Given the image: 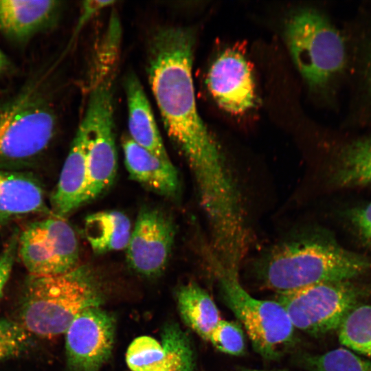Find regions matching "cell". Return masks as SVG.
Listing matches in <instances>:
<instances>
[{"label":"cell","mask_w":371,"mask_h":371,"mask_svg":"<svg viewBox=\"0 0 371 371\" xmlns=\"http://www.w3.org/2000/svg\"><path fill=\"white\" fill-rule=\"evenodd\" d=\"M366 77L368 89L371 97V52L367 59Z\"/></svg>","instance_id":"cell-31"},{"label":"cell","mask_w":371,"mask_h":371,"mask_svg":"<svg viewBox=\"0 0 371 371\" xmlns=\"http://www.w3.org/2000/svg\"><path fill=\"white\" fill-rule=\"evenodd\" d=\"M338 337L347 348L371 357V305L354 308L339 328Z\"/></svg>","instance_id":"cell-21"},{"label":"cell","mask_w":371,"mask_h":371,"mask_svg":"<svg viewBox=\"0 0 371 371\" xmlns=\"http://www.w3.org/2000/svg\"><path fill=\"white\" fill-rule=\"evenodd\" d=\"M131 231L128 217L115 210L91 214L84 223L85 238L93 251L98 254L126 249Z\"/></svg>","instance_id":"cell-18"},{"label":"cell","mask_w":371,"mask_h":371,"mask_svg":"<svg viewBox=\"0 0 371 371\" xmlns=\"http://www.w3.org/2000/svg\"><path fill=\"white\" fill-rule=\"evenodd\" d=\"M60 6L54 0H0V31L14 41H27L55 22Z\"/></svg>","instance_id":"cell-14"},{"label":"cell","mask_w":371,"mask_h":371,"mask_svg":"<svg viewBox=\"0 0 371 371\" xmlns=\"http://www.w3.org/2000/svg\"><path fill=\"white\" fill-rule=\"evenodd\" d=\"M253 269L263 287L282 294L321 283L350 281L371 271V258L306 229L267 249L254 261Z\"/></svg>","instance_id":"cell-2"},{"label":"cell","mask_w":371,"mask_h":371,"mask_svg":"<svg viewBox=\"0 0 371 371\" xmlns=\"http://www.w3.org/2000/svg\"><path fill=\"white\" fill-rule=\"evenodd\" d=\"M115 74L89 76L88 99L82 117L87 130V188L85 204L106 191L114 181L117 157L114 133L113 82Z\"/></svg>","instance_id":"cell-7"},{"label":"cell","mask_w":371,"mask_h":371,"mask_svg":"<svg viewBox=\"0 0 371 371\" xmlns=\"http://www.w3.org/2000/svg\"><path fill=\"white\" fill-rule=\"evenodd\" d=\"M18 234L19 232H16L12 235L0 254V300L17 255Z\"/></svg>","instance_id":"cell-27"},{"label":"cell","mask_w":371,"mask_h":371,"mask_svg":"<svg viewBox=\"0 0 371 371\" xmlns=\"http://www.w3.org/2000/svg\"><path fill=\"white\" fill-rule=\"evenodd\" d=\"M114 1L88 0L82 3L80 12L72 36L73 41L81 30L102 10L114 4Z\"/></svg>","instance_id":"cell-28"},{"label":"cell","mask_w":371,"mask_h":371,"mask_svg":"<svg viewBox=\"0 0 371 371\" xmlns=\"http://www.w3.org/2000/svg\"><path fill=\"white\" fill-rule=\"evenodd\" d=\"M11 62L0 49V75L5 74L11 69Z\"/></svg>","instance_id":"cell-30"},{"label":"cell","mask_w":371,"mask_h":371,"mask_svg":"<svg viewBox=\"0 0 371 371\" xmlns=\"http://www.w3.org/2000/svg\"><path fill=\"white\" fill-rule=\"evenodd\" d=\"M330 181L339 187L371 186V138L355 141L342 148Z\"/></svg>","instance_id":"cell-20"},{"label":"cell","mask_w":371,"mask_h":371,"mask_svg":"<svg viewBox=\"0 0 371 371\" xmlns=\"http://www.w3.org/2000/svg\"><path fill=\"white\" fill-rule=\"evenodd\" d=\"M284 33L291 57L311 89H324L343 71L346 62L344 39L319 11H295L287 19Z\"/></svg>","instance_id":"cell-5"},{"label":"cell","mask_w":371,"mask_h":371,"mask_svg":"<svg viewBox=\"0 0 371 371\" xmlns=\"http://www.w3.org/2000/svg\"><path fill=\"white\" fill-rule=\"evenodd\" d=\"M58 119L44 76L0 100V168L23 165L49 147Z\"/></svg>","instance_id":"cell-4"},{"label":"cell","mask_w":371,"mask_h":371,"mask_svg":"<svg viewBox=\"0 0 371 371\" xmlns=\"http://www.w3.org/2000/svg\"><path fill=\"white\" fill-rule=\"evenodd\" d=\"M115 319L99 306L84 310L65 333L67 364L71 371H98L110 357Z\"/></svg>","instance_id":"cell-10"},{"label":"cell","mask_w":371,"mask_h":371,"mask_svg":"<svg viewBox=\"0 0 371 371\" xmlns=\"http://www.w3.org/2000/svg\"><path fill=\"white\" fill-rule=\"evenodd\" d=\"M351 221L359 235L371 245V203L354 210Z\"/></svg>","instance_id":"cell-29"},{"label":"cell","mask_w":371,"mask_h":371,"mask_svg":"<svg viewBox=\"0 0 371 371\" xmlns=\"http://www.w3.org/2000/svg\"><path fill=\"white\" fill-rule=\"evenodd\" d=\"M124 164L130 177L161 196L172 197L179 189L178 172L171 161H164L135 143L123 137Z\"/></svg>","instance_id":"cell-16"},{"label":"cell","mask_w":371,"mask_h":371,"mask_svg":"<svg viewBox=\"0 0 371 371\" xmlns=\"http://www.w3.org/2000/svg\"><path fill=\"white\" fill-rule=\"evenodd\" d=\"M161 340L165 360L160 371H194L191 342L177 324H166L161 333Z\"/></svg>","instance_id":"cell-22"},{"label":"cell","mask_w":371,"mask_h":371,"mask_svg":"<svg viewBox=\"0 0 371 371\" xmlns=\"http://www.w3.org/2000/svg\"><path fill=\"white\" fill-rule=\"evenodd\" d=\"M194 35L187 27H159L148 43L147 73L166 133L186 159L203 212L225 213L241 191L225 157L199 115L192 69Z\"/></svg>","instance_id":"cell-1"},{"label":"cell","mask_w":371,"mask_h":371,"mask_svg":"<svg viewBox=\"0 0 371 371\" xmlns=\"http://www.w3.org/2000/svg\"><path fill=\"white\" fill-rule=\"evenodd\" d=\"M175 236L170 216L159 209H142L126 247L128 265L146 277L159 275L168 262Z\"/></svg>","instance_id":"cell-11"},{"label":"cell","mask_w":371,"mask_h":371,"mask_svg":"<svg viewBox=\"0 0 371 371\" xmlns=\"http://www.w3.org/2000/svg\"><path fill=\"white\" fill-rule=\"evenodd\" d=\"M39 213L52 214L40 183L26 172L0 168V225Z\"/></svg>","instance_id":"cell-15"},{"label":"cell","mask_w":371,"mask_h":371,"mask_svg":"<svg viewBox=\"0 0 371 371\" xmlns=\"http://www.w3.org/2000/svg\"><path fill=\"white\" fill-rule=\"evenodd\" d=\"M210 253L224 301L246 330L254 348L263 357H277L293 339L295 328L287 313L277 301L251 296L241 285L238 271L225 267Z\"/></svg>","instance_id":"cell-6"},{"label":"cell","mask_w":371,"mask_h":371,"mask_svg":"<svg viewBox=\"0 0 371 371\" xmlns=\"http://www.w3.org/2000/svg\"><path fill=\"white\" fill-rule=\"evenodd\" d=\"M128 109V136L156 157L170 161L149 101L137 76L128 74L124 80Z\"/></svg>","instance_id":"cell-17"},{"label":"cell","mask_w":371,"mask_h":371,"mask_svg":"<svg viewBox=\"0 0 371 371\" xmlns=\"http://www.w3.org/2000/svg\"><path fill=\"white\" fill-rule=\"evenodd\" d=\"M243 371H267V370H250V369H247V370H244ZM276 371H284V370H276Z\"/></svg>","instance_id":"cell-32"},{"label":"cell","mask_w":371,"mask_h":371,"mask_svg":"<svg viewBox=\"0 0 371 371\" xmlns=\"http://www.w3.org/2000/svg\"><path fill=\"white\" fill-rule=\"evenodd\" d=\"M209 341L219 351L238 356L245 351V336L238 323L221 319L212 330Z\"/></svg>","instance_id":"cell-26"},{"label":"cell","mask_w":371,"mask_h":371,"mask_svg":"<svg viewBox=\"0 0 371 371\" xmlns=\"http://www.w3.org/2000/svg\"><path fill=\"white\" fill-rule=\"evenodd\" d=\"M30 334L20 323L0 319V361L25 352L30 344Z\"/></svg>","instance_id":"cell-25"},{"label":"cell","mask_w":371,"mask_h":371,"mask_svg":"<svg viewBox=\"0 0 371 371\" xmlns=\"http://www.w3.org/2000/svg\"><path fill=\"white\" fill-rule=\"evenodd\" d=\"M305 364L311 371H371L370 361L345 348L308 356Z\"/></svg>","instance_id":"cell-23"},{"label":"cell","mask_w":371,"mask_h":371,"mask_svg":"<svg viewBox=\"0 0 371 371\" xmlns=\"http://www.w3.org/2000/svg\"><path fill=\"white\" fill-rule=\"evenodd\" d=\"M164 360L162 345L149 336L135 338L126 350V361L131 371H160Z\"/></svg>","instance_id":"cell-24"},{"label":"cell","mask_w":371,"mask_h":371,"mask_svg":"<svg viewBox=\"0 0 371 371\" xmlns=\"http://www.w3.org/2000/svg\"><path fill=\"white\" fill-rule=\"evenodd\" d=\"M17 255L30 276L60 275L80 265L74 229L54 214L30 223L19 233Z\"/></svg>","instance_id":"cell-9"},{"label":"cell","mask_w":371,"mask_h":371,"mask_svg":"<svg viewBox=\"0 0 371 371\" xmlns=\"http://www.w3.org/2000/svg\"><path fill=\"white\" fill-rule=\"evenodd\" d=\"M178 309L183 322L205 340L221 319L218 308L208 293L190 282L177 293Z\"/></svg>","instance_id":"cell-19"},{"label":"cell","mask_w":371,"mask_h":371,"mask_svg":"<svg viewBox=\"0 0 371 371\" xmlns=\"http://www.w3.org/2000/svg\"><path fill=\"white\" fill-rule=\"evenodd\" d=\"M87 130L82 119L50 198L52 214L66 218L85 204L87 188Z\"/></svg>","instance_id":"cell-13"},{"label":"cell","mask_w":371,"mask_h":371,"mask_svg":"<svg viewBox=\"0 0 371 371\" xmlns=\"http://www.w3.org/2000/svg\"><path fill=\"white\" fill-rule=\"evenodd\" d=\"M209 91L221 108L232 114H242L256 102L251 67L242 50L229 47L212 63L206 76Z\"/></svg>","instance_id":"cell-12"},{"label":"cell","mask_w":371,"mask_h":371,"mask_svg":"<svg viewBox=\"0 0 371 371\" xmlns=\"http://www.w3.org/2000/svg\"><path fill=\"white\" fill-rule=\"evenodd\" d=\"M100 297L91 274L79 265L60 275L29 276L20 310L21 324L43 338L65 333L84 310L100 305Z\"/></svg>","instance_id":"cell-3"},{"label":"cell","mask_w":371,"mask_h":371,"mask_svg":"<svg viewBox=\"0 0 371 371\" xmlns=\"http://www.w3.org/2000/svg\"><path fill=\"white\" fill-rule=\"evenodd\" d=\"M366 291L350 281L332 282L278 294L276 301L294 328L319 336L338 330Z\"/></svg>","instance_id":"cell-8"}]
</instances>
